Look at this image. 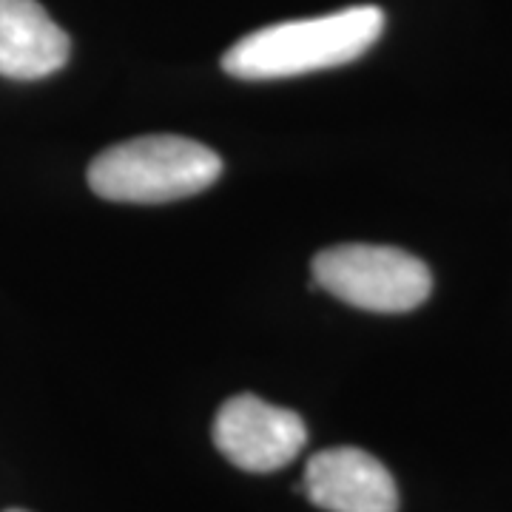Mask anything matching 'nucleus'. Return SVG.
Here are the masks:
<instances>
[{
	"label": "nucleus",
	"instance_id": "obj_1",
	"mask_svg": "<svg viewBox=\"0 0 512 512\" xmlns=\"http://www.w3.org/2000/svg\"><path fill=\"white\" fill-rule=\"evenodd\" d=\"M379 6H350L333 15L285 20L234 43L222 69L239 80H282L353 63L382 37Z\"/></svg>",
	"mask_w": 512,
	"mask_h": 512
},
{
	"label": "nucleus",
	"instance_id": "obj_2",
	"mask_svg": "<svg viewBox=\"0 0 512 512\" xmlns=\"http://www.w3.org/2000/svg\"><path fill=\"white\" fill-rule=\"evenodd\" d=\"M220 174L217 151L177 134H151L106 148L94 157L86 177L103 200L160 205L200 194Z\"/></svg>",
	"mask_w": 512,
	"mask_h": 512
},
{
	"label": "nucleus",
	"instance_id": "obj_3",
	"mask_svg": "<svg viewBox=\"0 0 512 512\" xmlns=\"http://www.w3.org/2000/svg\"><path fill=\"white\" fill-rule=\"evenodd\" d=\"M311 268L319 288L362 311L407 313L433 291V274L419 256L390 245H333L313 256Z\"/></svg>",
	"mask_w": 512,
	"mask_h": 512
},
{
	"label": "nucleus",
	"instance_id": "obj_4",
	"mask_svg": "<svg viewBox=\"0 0 512 512\" xmlns=\"http://www.w3.org/2000/svg\"><path fill=\"white\" fill-rule=\"evenodd\" d=\"M308 427L299 413L239 393L214 419V444L222 456L248 473H274L305 450Z\"/></svg>",
	"mask_w": 512,
	"mask_h": 512
},
{
	"label": "nucleus",
	"instance_id": "obj_5",
	"mask_svg": "<svg viewBox=\"0 0 512 512\" xmlns=\"http://www.w3.org/2000/svg\"><path fill=\"white\" fill-rule=\"evenodd\" d=\"M305 495L328 512H396L399 487L379 458L359 447H330L308 461Z\"/></svg>",
	"mask_w": 512,
	"mask_h": 512
},
{
	"label": "nucleus",
	"instance_id": "obj_6",
	"mask_svg": "<svg viewBox=\"0 0 512 512\" xmlns=\"http://www.w3.org/2000/svg\"><path fill=\"white\" fill-rule=\"evenodd\" d=\"M69 55L72 40L37 0H0V77L43 80Z\"/></svg>",
	"mask_w": 512,
	"mask_h": 512
},
{
	"label": "nucleus",
	"instance_id": "obj_7",
	"mask_svg": "<svg viewBox=\"0 0 512 512\" xmlns=\"http://www.w3.org/2000/svg\"><path fill=\"white\" fill-rule=\"evenodd\" d=\"M6 512H26V510H6Z\"/></svg>",
	"mask_w": 512,
	"mask_h": 512
}]
</instances>
